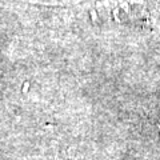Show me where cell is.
I'll return each mask as SVG.
<instances>
[{
  "label": "cell",
  "instance_id": "obj_1",
  "mask_svg": "<svg viewBox=\"0 0 160 160\" xmlns=\"http://www.w3.org/2000/svg\"><path fill=\"white\" fill-rule=\"evenodd\" d=\"M92 20L118 26L146 27L151 24V15L146 4L139 0H106L92 9Z\"/></svg>",
  "mask_w": 160,
  "mask_h": 160
}]
</instances>
